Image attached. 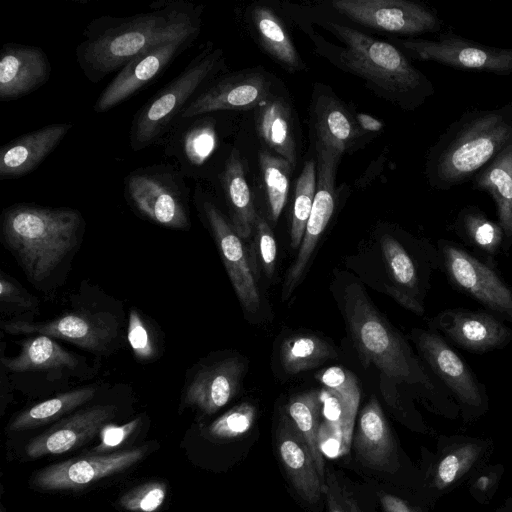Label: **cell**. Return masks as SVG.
I'll list each match as a JSON object with an SVG mask.
<instances>
[{
	"label": "cell",
	"instance_id": "cell-1",
	"mask_svg": "<svg viewBox=\"0 0 512 512\" xmlns=\"http://www.w3.org/2000/svg\"><path fill=\"white\" fill-rule=\"evenodd\" d=\"M150 7L125 17L100 16L86 26L75 54L89 81L100 82L151 47L199 35L200 6L185 0H160Z\"/></svg>",
	"mask_w": 512,
	"mask_h": 512
},
{
	"label": "cell",
	"instance_id": "cell-2",
	"mask_svg": "<svg viewBox=\"0 0 512 512\" xmlns=\"http://www.w3.org/2000/svg\"><path fill=\"white\" fill-rule=\"evenodd\" d=\"M343 304L351 338L366 363H372L388 379L417 389L435 413L450 420L460 417L449 392L378 312L359 283L345 288Z\"/></svg>",
	"mask_w": 512,
	"mask_h": 512
},
{
	"label": "cell",
	"instance_id": "cell-3",
	"mask_svg": "<svg viewBox=\"0 0 512 512\" xmlns=\"http://www.w3.org/2000/svg\"><path fill=\"white\" fill-rule=\"evenodd\" d=\"M512 140V103L464 112L428 151L430 186L446 191L474 178Z\"/></svg>",
	"mask_w": 512,
	"mask_h": 512
},
{
	"label": "cell",
	"instance_id": "cell-4",
	"mask_svg": "<svg viewBox=\"0 0 512 512\" xmlns=\"http://www.w3.org/2000/svg\"><path fill=\"white\" fill-rule=\"evenodd\" d=\"M81 213L69 207L17 203L4 209L1 232L33 282H42L78 244L84 230Z\"/></svg>",
	"mask_w": 512,
	"mask_h": 512
},
{
	"label": "cell",
	"instance_id": "cell-5",
	"mask_svg": "<svg viewBox=\"0 0 512 512\" xmlns=\"http://www.w3.org/2000/svg\"><path fill=\"white\" fill-rule=\"evenodd\" d=\"M327 26L345 44L341 63L401 107L414 109L434 94L432 82L395 46L335 22Z\"/></svg>",
	"mask_w": 512,
	"mask_h": 512
},
{
	"label": "cell",
	"instance_id": "cell-6",
	"mask_svg": "<svg viewBox=\"0 0 512 512\" xmlns=\"http://www.w3.org/2000/svg\"><path fill=\"white\" fill-rule=\"evenodd\" d=\"M222 50L208 44L171 82L135 113L129 132L133 151L154 145L168 134L187 105L218 71Z\"/></svg>",
	"mask_w": 512,
	"mask_h": 512
},
{
	"label": "cell",
	"instance_id": "cell-7",
	"mask_svg": "<svg viewBox=\"0 0 512 512\" xmlns=\"http://www.w3.org/2000/svg\"><path fill=\"white\" fill-rule=\"evenodd\" d=\"M124 197L141 217L166 228L188 230L189 190L184 175L171 165L156 164L131 171Z\"/></svg>",
	"mask_w": 512,
	"mask_h": 512
},
{
	"label": "cell",
	"instance_id": "cell-8",
	"mask_svg": "<svg viewBox=\"0 0 512 512\" xmlns=\"http://www.w3.org/2000/svg\"><path fill=\"white\" fill-rule=\"evenodd\" d=\"M411 338L420 358L458 405L462 420L472 423L483 417L490 406L487 388L450 343L419 328L412 330Z\"/></svg>",
	"mask_w": 512,
	"mask_h": 512
},
{
	"label": "cell",
	"instance_id": "cell-9",
	"mask_svg": "<svg viewBox=\"0 0 512 512\" xmlns=\"http://www.w3.org/2000/svg\"><path fill=\"white\" fill-rule=\"evenodd\" d=\"M437 251L440 268L456 290L477 301L489 312L512 322V287L494 266L451 240H439Z\"/></svg>",
	"mask_w": 512,
	"mask_h": 512
},
{
	"label": "cell",
	"instance_id": "cell-10",
	"mask_svg": "<svg viewBox=\"0 0 512 512\" xmlns=\"http://www.w3.org/2000/svg\"><path fill=\"white\" fill-rule=\"evenodd\" d=\"M120 325L119 319L109 312L92 310L70 311L42 322H1L2 330L9 334L45 335L97 354L111 351L119 338Z\"/></svg>",
	"mask_w": 512,
	"mask_h": 512
},
{
	"label": "cell",
	"instance_id": "cell-11",
	"mask_svg": "<svg viewBox=\"0 0 512 512\" xmlns=\"http://www.w3.org/2000/svg\"><path fill=\"white\" fill-rule=\"evenodd\" d=\"M494 449L492 440L463 434L441 435L424 476L427 500L448 494L485 465Z\"/></svg>",
	"mask_w": 512,
	"mask_h": 512
},
{
	"label": "cell",
	"instance_id": "cell-12",
	"mask_svg": "<svg viewBox=\"0 0 512 512\" xmlns=\"http://www.w3.org/2000/svg\"><path fill=\"white\" fill-rule=\"evenodd\" d=\"M399 45L414 59L460 70L512 74V48L483 45L451 32L442 33L432 40H400Z\"/></svg>",
	"mask_w": 512,
	"mask_h": 512
},
{
	"label": "cell",
	"instance_id": "cell-13",
	"mask_svg": "<svg viewBox=\"0 0 512 512\" xmlns=\"http://www.w3.org/2000/svg\"><path fill=\"white\" fill-rule=\"evenodd\" d=\"M332 5L352 21L385 32L414 36L442 27L433 10L407 0H335Z\"/></svg>",
	"mask_w": 512,
	"mask_h": 512
},
{
	"label": "cell",
	"instance_id": "cell-14",
	"mask_svg": "<svg viewBox=\"0 0 512 512\" xmlns=\"http://www.w3.org/2000/svg\"><path fill=\"white\" fill-rule=\"evenodd\" d=\"M199 202L241 306L250 314L256 313L261 304L260 294L243 239L212 201L199 198Z\"/></svg>",
	"mask_w": 512,
	"mask_h": 512
},
{
	"label": "cell",
	"instance_id": "cell-15",
	"mask_svg": "<svg viewBox=\"0 0 512 512\" xmlns=\"http://www.w3.org/2000/svg\"><path fill=\"white\" fill-rule=\"evenodd\" d=\"M429 327L449 343L471 353L502 349L512 341V327L489 311L448 308L431 318Z\"/></svg>",
	"mask_w": 512,
	"mask_h": 512
},
{
	"label": "cell",
	"instance_id": "cell-16",
	"mask_svg": "<svg viewBox=\"0 0 512 512\" xmlns=\"http://www.w3.org/2000/svg\"><path fill=\"white\" fill-rule=\"evenodd\" d=\"M146 447H137L110 454H90L68 459L38 470L31 482L40 490H77L120 473L139 462Z\"/></svg>",
	"mask_w": 512,
	"mask_h": 512
},
{
	"label": "cell",
	"instance_id": "cell-17",
	"mask_svg": "<svg viewBox=\"0 0 512 512\" xmlns=\"http://www.w3.org/2000/svg\"><path fill=\"white\" fill-rule=\"evenodd\" d=\"M195 39H180L151 47L122 67L94 103L96 113H105L156 80Z\"/></svg>",
	"mask_w": 512,
	"mask_h": 512
},
{
	"label": "cell",
	"instance_id": "cell-18",
	"mask_svg": "<svg viewBox=\"0 0 512 512\" xmlns=\"http://www.w3.org/2000/svg\"><path fill=\"white\" fill-rule=\"evenodd\" d=\"M381 249L387 273V292L404 308L418 316L425 312L424 298L433 268H440L439 260L419 262L398 239L384 235Z\"/></svg>",
	"mask_w": 512,
	"mask_h": 512
},
{
	"label": "cell",
	"instance_id": "cell-19",
	"mask_svg": "<svg viewBox=\"0 0 512 512\" xmlns=\"http://www.w3.org/2000/svg\"><path fill=\"white\" fill-rule=\"evenodd\" d=\"M270 92L271 83L263 73L245 71L227 75L203 89L178 120L218 111L257 108L270 98Z\"/></svg>",
	"mask_w": 512,
	"mask_h": 512
},
{
	"label": "cell",
	"instance_id": "cell-20",
	"mask_svg": "<svg viewBox=\"0 0 512 512\" xmlns=\"http://www.w3.org/2000/svg\"><path fill=\"white\" fill-rule=\"evenodd\" d=\"M114 405H93L60 420L26 445L30 458L62 454L89 442L115 417Z\"/></svg>",
	"mask_w": 512,
	"mask_h": 512
},
{
	"label": "cell",
	"instance_id": "cell-21",
	"mask_svg": "<svg viewBox=\"0 0 512 512\" xmlns=\"http://www.w3.org/2000/svg\"><path fill=\"white\" fill-rule=\"evenodd\" d=\"M51 64L42 48L5 43L0 52V100L26 96L49 81Z\"/></svg>",
	"mask_w": 512,
	"mask_h": 512
},
{
	"label": "cell",
	"instance_id": "cell-22",
	"mask_svg": "<svg viewBox=\"0 0 512 512\" xmlns=\"http://www.w3.org/2000/svg\"><path fill=\"white\" fill-rule=\"evenodd\" d=\"M244 367L236 357L202 367L186 386L185 403L208 415L216 413L236 395Z\"/></svg>",
	"mask_w": 512,
	"mask_h": 512
},
{
	"label": "cell",
	"instance_id": "cell-23",
	"mask_svg": "<svg viewBox=\"0 0 512 512\" xmlns=\"http://www.w3.org/2000/svg\"><path fill=\"white\" fill-rule=\"evenodd\" d=\"M72 126L71 123L49 124L3 145L0 149V179H15L34 171Z\"/></svg>",
	"mask_w": 512,
	"mask_h": 512
},
{
	"label": "cell",
	"instance_id": "cell-24",
	"mask_svg": "<svg viewBox=\"0 0 512 512\" xmlns=\"http://www.w3.org/2000/svg\"><path fill=\"white\" fill-rule=\"evenodd\" d=\"M354 449L360 461L372 469L390 473L399 469L393 435L382 408L374 397L360 413Z\"/></svg>",
	"mask_w": 512,
	"mask_h": 512
},
{
	"label": "cell",
	"instance_id": "cell-25",
	"mask_svg": "<svg viewBox=\"0 0 512 512\" xmlns=\"http://www.w3.org/2000/svg\"><path fill=\"white\" fill-rule=\"evenodd\" d=\"M166 154L174 156L179 170L185 176L202 168L217 146V133L213 119L195 116L178 120L172 129Z\"/></svg>",
	"mask_w": 512,
	"mask_h": 512
},
{
	"label": "cell",
	"instance_id": "cell-26",
	"mask_svg": "<svg viewBox=\"0 0 512 512\" xmlns=\"http://www.w3.org/2000/svg\"><path fill=\"white\" fill-rule=\"evenodd\" d=\"M277 444L280 459L294 489L305 501L317 503L322 493V478L307 444L290 418L284 417L281 421Z\"/></svg>",
	"mask_w": 512,
	"mask_h": 512
},
{
	"label": "cell",
	"instance_id": "cell-27",
	"mask_svg": "<svg viewBox=\"0 0 512 512\" xmlns=\"http://www.w3.org/2000/svg\"><path fill=\"white\" fill-rule=\"evenodd\" d=\"M316 149L327 150L341 159L363 134L357 121L335 96L321 95L312 106Z\"/></svg>",
	"mask_w": 512,
	"mask_h": 512
},
{
	"label": "cell",
	"instance_id": "cell-28",
	"mask_svg": "<svg viewBox=\"0 0 512 512\" xmlns=\"http://www.w3.org/2000/svg\"><path fill=\"white\" fill-rule=\"evenodd\" d=\"M473 186L488 193L505 235L504 252L512 244V140L473 178Z\"/></svg>",
	"mask_w": 512,
	"mask_h": 512
},
{
	"label": "cell",
	"instance_id": "cell-29",
	"mask_svg": "<svg viewBox=\"0 0 512 512\" xmlns=\"http://www.w3.org/2000/svg\"><path fill=\"white\" fill-rule=\"evenodd\" d=\"M255 125L265 145L294 166L296 140L289 104L281 97H270L256 108Z\"/></svg>",
	"mask_w": 512,
	"mask_h": 512
},
{
	"label": "cell",
	"instance_id": "cell-30",
	"mask_svg": "<svg viewBox=\"0 0 512 512\" xmlns=\"http://www.w3.org/2000/svg\"><path fill=\"white\" fill-rule=\"evenodd\" d=\"M15 357H1V365L11 372L74 371L80 366L77 355L67 351L53 338L36 335L20 343Z\"/></svg>",
	"mask_w": 512,
	"mask_h": 512
},
{
	"label": "cell",
	"instance_id": "cell-31",
	"mask_svg": "<svg viewBox=\"0 0 512 512\" xmlns=\"http://www.w3.org/2000/svg\"><path fill=\"white\" fill-rule=\"evenodd\" d=\"M220 179L229 208L230 222L242 239L248 238L255 227L258 215L237 150L233 149L230 152Z\"/></svg>",
	"mask_w": 512,
	"mask_h": 512
},
{
	"label": "cell",
	"instance_id": "cell-32",
	"mask_svg": "<svg viewBox=\"0 0 512 512\" xmlns=\"http://www.w3.org/2000/svg\"><path fill=\"white\" fill-rule=\"evenodd\" d=\"M455 233L468 246L481 254L486 262L496 267L495 258L504 252L505 235L500 224L489 219L475 206L460 210L455 220Z\"/></svg>",
	"mask_w": 512,
	"mask_h": 512
},
{
	"label": "cell",
	"instance_id": "cell-33",
	"mask_svg": "<svg viewBox=\"0 0 512 512\" xmlns=\"http://www.w3.org/2000/svg\"><path fill=\"white\" fill-rule=\"evenodd\" d=\"M252 21L260 45L289 71L301 70L304 63L279 17L265 6L252 10Z\"/></svg>",
	"mask_w": 512,
	"mask_h": 512
},
{
	"label": "cell",
	"instance_id": "cell-34",
	"mask_svg": "<svg viewBox=\"0 0 512 512\" xmlns=\"http://www.w3.org/2000/svg\"><path fill=\"white\" fill-rule=\"evenodd\" d=\"M96 386L70 390L35 404L17 414L9 424V431L20 432L46 425L92 400Z\"/></svg>",
	"mask_w": 512,
	"mask_h": 512
},
{
	"label": "cell",
	"instance_id": "cell-35",
	"mask_svg": "<svg viewBox=\"0 0 512 512\" xmlns=\"http://www.w3.org/2000/svg\"><path fill=\"white\" fill-rule=\"evenodd\" d=\"M337 358L328 342L311 334H296L283 342L280 359L287 373L297 374L315 368L329 359Z\"/></svg>",
	"mask_w": 512,
	"mask_h": 512
},
{
	"label": "cell",
	"instance_id": "cell-36",
	"mask_svg": "<svg viewBox=\"0 0 512 512\" xmlns=\"http://www.w3.org/2000/svg\"><path fill=\"white\" fill-rule=\"evenodd\" d=\"M320 410L319 393L315 391L297 394L291 397L287 404L288 416L307 444L316 469L320 477L323 478L324 458L317 443Z\"/></svg>",
	"mask_w": 512,
	"mask_h": 512
},
{
	"label": "cell",
	"instance_id": "cell-37",
	"mask_svg": "<svg viewBox=\"0 0 512 512\" xmlns=\"http://www.w3.org/2000/svg\"><path fill=\"white\" fill-rule=\"evenodd\" d=\"M258 159L271 218L276 222L287 200L293 166L286 159L264 150L259 152Z\"/></svg>",
	"mask_w": 512,
	"mask_h": 512
},
{
	"label": "cell",
	"instance_id": "cell-38",
	"mask_svg": "<svg viewBox=\"0 0 512 512\" xmlns=\"http://www.w3.org/2000/svg\"><path fill=\"white\" fill-rule=\"evenodd\" d=\"M316 192V168L311 160L306 161L299 175L294 196L290 243L292 248L300 246L309 219Z\"/></svg>",
	"mask_w": 512,
	"mask_h": 512
},
{
	"label": "cell",
	"instance_id": "cell-39",
	"mask_svg": "<svg viewBox=\"0 0 512 512\" xmlns=\"http://www.w3.org/2000/svg\"><path fill=\"white\" fill-rule=\"evenodd\" d=\"M255 418L256 408L250 403H241L214 420L207 433L218 440L235 439L252 428Z\"/></svg>",
	"mask_w": 512,
	"mask_h": 512
},
{
	"label": "cell",
	"instance_id": "cell-40",
	"mask_svg": "<svg viewBox=\"0 0 512 512\" xmlns=\"http://www.w3.org/2000/svg\"><path fill=\"white\" fill-rule=\"evenodd\" d=\"M255 237L250 258L253 268L258 276L263 272L266 277H272L275 271L277 258V244L274 234L264 218L257 216L255 223Z\"/></svg>",
	"mask_w": 512,
	"mask_h": 512
},
{
	"label": "cell",
	"instance_id": "cell-41",
	"mask_svg": "<svg viewBox=\"0 0 512 512\" xmlns=\"http://www.w3.org/2000/svg\"><path fill=\"white\" fill-rule=\"evenodd\" d=\"M127 339L135 357L150 361L158 354V340L152 325L135 308L130 310Z\"/></svg>",
	"mask_w": 512,
	"mask_h": 512
},
{
	"label": "cell",
	"instance_id": "cell-42",
	"mask_svg": "<svg viewBox=\"0 0 512 512\" xmlns=\"http://www.w3.org/2000/svg\"><path fill=\"white\" fill-rule=\"evenodd\" d=\"M167 485L161 481H150L134 487L119 499V505L130 512H156L163 505Z\"/></svg>",
	"mask_w": 512,
	"mask_h": 512
},
{
	"label": "cell",
	"instance_id": "cell-43",
	"mask_svg": "<svg viewBox=\"0 0 512 512\" xmlns=\"http://www.w3.org/2000/svg\"><path fill=\"white\" fill-rule=\"evenodd\" d=\"M315 377L324 387L333 390L344 398L350 408L357 413L360 389L352 372L342 367L332 366L320 371Z\"/></svg>",
	"mask_w": 512,
	"mask_h": 512
},
{
	"label": "cell",
	"instance_id": "cell-44",
	"mask_svg": "<svg viewBox=\"0 0 512 512\" xmlns=\"http://www.w3.org/2000/svg\"><path fill=\"white\" fill-rule=\"evenodd\" d=\"M505 473L501 463H486L476 470L467 481L470 496L479 504L489 503L496 494Z\"/></svg>",
	"mask_w": 512,
	"mask_h": 512
},
{
	"label": "cell",
	"instance_id": "cell-45",
	"mask_svg": "<svg viewBox=\"0 0 512 512\" xmlns=\"http://www.w3.org/2000/svg\"><path fill=\"white\" fill-rule=\"evenodd\" d=\"M0 303L2 311L27 312L38 308V299L17 280L3 271L0 276Z\"/></svg>",
	"mask_w": 512,
	"mask_h": 512
},
{
	"label": "cell",
	"instance_id": "cell-46",
	"mask_svg": "<svg viewBox=\"0 0 512 512\" xmlns=\"http://www.w3.org/2000/svg\"><path fill=\"white\" fill-rule=\"evenodd\" d=\"M140 424V417L120 426L106 424L99 433L100 443L92 450V452L95 454H102L120 446L134 433Z\"/></svg>",
	"mask_w": 512,
	"mask_h": 512
},
{
	"label": "cell",
	"instance_id": "cell-47",
	"mask_svg": "<svg viewBox=\"0 0 512 512\" xmlns=\"http://www.w3.org/2000/svg\"><path fill=\"white\" fill-rule=\"evenodd\" d=\"M317 443L321 454L327 458L344 456V439L341 427L327 421L319 425Z\"/></svg>",
	"mask_w": 512,
	"mask_h": 512
},
{
	"label": "cell",
	"instance_id": "cell-48",
	"mask_svg": "<svg viewBox=\"0 0 512 512\" xmlns=\"http://www.w3.org/2000/svg\"><path fill=\"white\" fill-rule=\"evenodd\" d=\"M380 502L384 512H424L421 508L412 505L407 500L392 494H382Z\"/></svg>",
	"mask_w": 512,
	"mask_h": 512
},
{
	"label": "cell",
	"instance_id": "cell-49",
	"mask_svg": "<svg viewBox=\"0 0 512 512\" xmlns=\"http://www.w3.org/2000/svg\"><path fill=\"white\" fill-rule=\"evenodd\" d=\"M356 121L363 131L377 132L382 129V122L367 114L358 113Z\"/></svg>",
	"mask_w": 512,
	"mask_h": 512
},
{
	"label": "cell",
	"instance_id": "cell-50",
	"mask_svg": "<svg viewBox=\"0 0 512 512\" xmlns=\"http://www.w3.org/2000/svg\"><path fill=\"white\" fill-rule=\"evenodd\" d=\"M326 494H327L329 512H345L343 510L341 504L335 497L334 493L332 492L331 486L327 487Z\"/></svg>",
	"mask_w": 512,
	"mask_h": 512
},
{
	"label": "cell",
	"instance_id": "cell-51",
	"mask_svg": "<svg viewBox=\"0 0 512 512\" xmlns=\"http://www.w3.org/2000/svg\"><path fill=\"white\" fill-rule=\"evenodd\" d=\"M342 498L347 512H362L354 498H352L346 491H344Z\"/></svg>",
	"mask_w": 512,
	"mask_h": 512
},
{
	"label": "cell",
	"instance_id": "cell-52",
	"mask_svg": "<svg viewBox=\"0 0 512 512\" xmlns=\"http://www.w3.org/2000/svg\"><path fill=\"white\" fill-rule=\"evenodd\" d=\"M495 512H512V495H510Z\"/></svg>",
	"mask_w": 512,
	"mask_h": 512
},
{
	"label": "cell",
	"instance_id": "cell-53",
	"mask_svg": "<svg viewBox=\"0 0 512 512\" xmlns=\"http://www.w3.org/2000/svg\"><path fill=\"white\" fill-rule=\"evenodd\" d=\"M1 512H6L3 507L1 508Z\"/></svg>",
	"mask_w": 512,
	"mask_h": 512
}]
</instances>
